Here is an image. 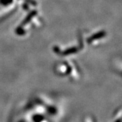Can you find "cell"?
Masks as SVG:
<instances>
[{
  "mask_svg": "<svg viewBox=\"0 0 122 122\" xmlns=\"http://www.w3.org/2000/svg\"><path fill=\"white\" fill-rule=\"evenodd\" d=\"M103 32L102 33H99V34H95V35H94L93 36V37H91V39L92 40H93V39H97V37H101V36H103Z\"/></svg>",
  "mask_w": 122,
  "mask_h": 122,
  "instance_id": "cell-1",
  "label": "cell"
}]
</instances>
